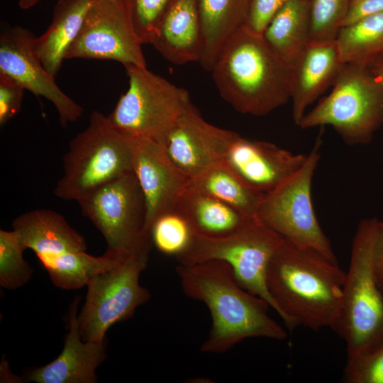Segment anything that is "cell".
Wrapping results in <instances>:
<instances>
[{"instance_id": "cell-1", "label": "cell", "mask_w": 383, "mask_h": 383, "mask_svg": "<svg viewBox=\"0 0 383 383\" xmlns=\"http://www.w3.org/2000/svg\"><path fill=\"white\" fill-rule=\"evenodd\" d=\"M345 272L338 264L282 239L267 270L273 309L287 328L338 331Z\"/></svg>"}, {"instance_id": "cell-2", "label": "cell", "mask_w": 383, "mask_h": 383, "mask_svg": "<svg viewBox=\"0 0 383 383\" xmlns=\"http://www.w3.org/2000/svg\"><path fill=\"white\" fill-rule=\"evenodd\" d=\"M176 272L185 295L203 302L211 313V326L202 352L226 353L250 338H287V332L268 315L270 304L243 289L226 262L178 264Z\"/></svg>"}, {"instance_id": "cell-3", "label": "cell", "mask_w": 383, "mask_h": 383, "mask_svg": "<svg viewBox=\"0 0 383 383\" xmlns=\"http://www.w3.org/2000/svg\"><path fill=\"white\" fill-rule=\"evenodd\" d=\"M211 72L221 97L240 113L263 116L290 100L292 67L245 26L227 42Z\"/></svg>"}, {"instance_id": "cell-4", "label": "cell", "mask_w": 383, "mask_h": 383, "mask_svg": "<svg viewBox=\"0 0 383 383\" xmlns=\"http://www.w3.org/2000/svg\"><path fill=\"white\" fill-rule=\"evenodd\" d=\"M377 222L374 217L362 219L352 242L336 332L346 344L348 360L383 343V292L378 285L374 265Z\"/></svg>"}, {"instance_id": "cell-5", "label": "cell", "mask_w": 383, "mask_h": 383, "mask_svg": "<svg viewBox=\"0 0 383 383\" xmlns=\"http://www.w3.org/2000/svg\"><path fill=\"white\" fill-rule=\"evenodd\" d=\"M135 137L116 128L98 111L73 138L63 156V174L54 189L60 199L79 201L133 171Z\"/></svg>"}, {"instance_id": "cell-6", "label": "cell", "mask_w": 383, "mask_h": 383, "mask_svg": "<svg viewBox=\"0 0 383 383\" xmlns=\"http://www.w3.org/2000/svg\"><path fill=\"white\" fill-rule=\"evenodd\" d=\"M12 228L26 250L35 252L52 283L62 289L87 286L92 277L121 260L87 253L84 238L52 210L35 209L21 214L13 221Z\"/></svg>"}, {"instance_id": "cell-7", "label": "cell", "mask_w": 383, "mask_h": 383, "mask_svg": "<svg viewBox=\"0 0 383 383\" xmlns=\"http://www.w3.org/2000/svg\"><path fill=\"white\" fill-rule=\"evenodd\" d=\"M331 126L350 146L370 143L383 126V85L367 66L343 65L330 94L306 112L298 126Z\"/></svg>"}, {"instance_id": "cell-8", "label": "cell", "mask_w": 383, "mask_h": 383, "mask_svg": "<svg viewBox=\"0 0 383 383\" xmlns=\"http://www.w3.org/2000/svg\"><path fill=\"white\" fill-rule=\"evenodd\" d=\"M320 143L318 139L294 174L264 194L256 217L285 240L338 264L312 201V182L320 160Z\"/></svg>"}, {"instance_id": "cell-9", "label": "cell", "mask_w": 383, "mask_h": 383, "mask_svg": "<svg viewBox=\"0 0 383 383\" xmlns=\"http://www.w3.org/2000/svg\"><path fill=\"white\" fill-rule=\"evenodd\" d=\"M125 67L128 88L107 117L118 130L162 145L179 118L192 104L189 92L147 67Z\"/></svg>"}, {"instance_id": "cell-10", "label": "cell", "mask_w": 383, "mask_h": 383, "mask_svg": "<svg viewBox=\"0 0 383 383\" xmlns=\"http://www.w3.org/2000/svg\"><path fill=\"white\" fill-rule=\"evenodd\" d=\"M152 246L150 243L138 248L90 279L85 303L77 316L83 340L106 341L109 328L131 317L149 300L150 294L140 284L139 278Z\"/></svg>"}, {"instance_id": "cell-11", "label": "cell", "mask_w": 383, "mask_h": 383, "mask_svg": "<svg viewBox=\"0 0 383 383\" xmlns=\"http://www.w3.org/2000/svg\"><path fill=\"white\" fill-rule=\"evenodd\" d=\"M282 239L259 219L253 218L226 235L207 237L196 234L189 248L176 259L182 265L211 260L226 262L232 267L238 284L265 300L273 309L266 274L269 262Z\"/></svg>"}, {"instance_id": "cell-12", "label": "cell", "mask_w": 383, "mask_h": 383, "mask_svg": "<svg viewBox=\"0 0 383 383\" xmlns=\"http://www.w3.org/2000/svg\"><path fill=\"white\" fill-rule=\"evenodd\" d=\"M78 203L82 214L103 235L106 255L122 259L152 244L145 230L144 196L133 172L104 185Z\"/></svg>"}, {"instance_id": "cell-13", "label": "cell", "mask_w": 383, "mask_h": 383, "mask_svg": "<svg viewBox=\"0 0 383 383\" xmlns=\"http://www.w3.org/2000/svg\"><path fill=\"white\" fill-rule=\"evenodd\" d=\"M123 0H93L65 60H115L124 67H146L141 45Z\"/></svg>"}, {"instance_id": "cell-14", "label": "cell", "mask_w": 383, "mask_h": 383, "mask_svg": "<svg viewBox=\"0 0 383 383\" xmlns=\"http://www.w3.org/2000/svg\"><path fill=\"white\" fill-rule=\"evenodd\" d=\"M35 36L20 26L4 28L0 34V73L56 108L60 124L66 127L79 120L83 108L63 92L45 69L35 50Z\"/></svg>"}, {"instance_id": "cell-15", "label": "cell", "mask_w": 383, "mask_h": 383, "mask_svg": "<svg viewBox=\"0 0 383 383\" xmlns=\"http://www.w3.org/2000/svg\"><path fill=\"white\" fill-rule=\"evenodd\" d=\"M133 171L144 196L148 233L157 217L176 209L192 178L172 162L161 144L140 137H135Z\"/></svg>"}, {"instance_id": "cell-16", "label": "cell", "mask_w": 383, "mask_h": 383, "mask_svg": "<svg viewBox=\"0 0 383 383\" xmlns=\"http://www.w3.org/2000/svg\"><path fill=\"white\" fill-rule=\"evenodd\" d=\"M238 134L206 121L192 104L162 145L172 162L191 178L225 160Z\"/></svg>"}, {"instance_id": "cell-17", "label": "cell", "mask_w": 383, "mask_h": 383, "mask_svg": "<svg viewBox=\"0 0 383 383\" xmlns=\"http://www.w3.org/2000/svg\"><path fill=\"white\" fill-rule=\"evenodd\" d=\"M306 157L272 143L238 135L224 161L248 187L266 194L294 174Z\"/></svg>"}, {"instance_id": "cell-18", "label": "cell", "mask_w": 383, "mask_h": 383, "mask_svg": "<svg viewBox=\"0 0 383 383\" xmlns=\"http://www.w3.org/2000/svg\"><path fill=\"white\" fill-rule=\"evenodd\" d=\"M79 297L77 296L68 312L69 331L64 347L51 362L32 370L28 382L37 383H94L96 370L106 359V340L85 341L81 338L77 318Z\"/></svg>"}, {"instance_id": "cell-19", "label": "cell", "mask_w": 383, "mask_h": 383, "mask_svg": "<svg viewBox=\"0 0 383 383\" xmlns=\"http://www.w3.org/2000/svg\"><path fill=\"white\" fill-rule=\"evenodd\" d=\"M343 65L335 40L309 41L292 66L290 100L296 125L307 108L333 86Z\"/></svg>"}, {"instance_id": "cell-20", "label": "cell", "mask_w": 383, "mask_h": 383, "mask_svg": "<svg viewBox=\"0 0 383 383\" xmlns=\"http://www.w3.org/2000/svg\"><path fill=\"white\" fill-rule=\"evenodd\" d=\"M150 44L175 65L199 62L202 36L196 0H172L156 27Z\"/></svg>"}, {"instance_id": "cell-21", "label": "cell", "mask_w": 383, "mask_h": 383, "mask_svg": "<svg viewBox=\"0 0 383 383\" xmlns=\"http://www.w3.org/2000/svg\"><path fill=\"white\" fill-rule=\"evenodd\" d=\"M250 0H196L202 36L201 65L211 70L231 38L246 21Z\"/></svg>"}, {"instance_id": "cell-22", "label": "cell", "mask_w": 383, "mask_h": 383, "mask_svg": "<svg viewBox=\"0 0 383 383\" xmlns=\"http://www.w3.org/2000/svg\"><path fill=\"white\" fill-rule=\"evenodd\" d=\"M93 0H59L53 11L52 22L35 39V54L53 77L59 72L65 53L77 38Z\"/></svg>"}, {"instance_id": "cell-23", "label": "cell", "mask_w": 383, "mask_h": 383, "mask_svg": "<svg viewBox=\"0 0 383 383\" xmlns=\"http://www.w3.org/2000/svg\"><path fill=\"white\" fill-rule=\"evenodd\" d=\"M176 209L187 218L196 235L207 237L226 235L253 218L196 188L192 182Z\"/></svg>"}, {"instance_id": "cell-24", "label": "cell", "mask_w": 383, "mask_h": 383, "mask_svg": "<svg viewBox=\"0 0 383 383\" xmlns=\"http://www.w3.org/2000/svg\"><path fill=\"white\" fill-rule=\"evenodd\" d=\"M262 36L292 67L310 41L309 0H288Z\"/></svg>"}, {"instance_id": "cell-25", "label": "cell", "mask_w": 383, "mask_h": 383, "mask_svg": "<svg viewBox=\"0 0 383 383\" xmlns=\"http://www.w3.org/2000/svg\"><path fill=\"white\" fill-rule=\"evenodd\" d=\"M192 184L248 218H257L265 194L248 187L224 160L193 177Z\"/></svg>"}, {"instance_id": "cell-26", "label": "cell", "mask_w": 383, "mask_h": 383, "mask_svg": "<svg viewBox=\"0 0 383 383\" xmlns=\"http://www.w3.org/2000/svg\"><path fill=\"white\" fill-rule=\"evenodd\" d=\"M335 43L344 64L367 66L383 54V12L343 26Z\"/></svg>"}, {"instance_id": "cell-27", "label": "cell", "mask_w": 383, "mask_h": 383, "mask_svg": "<svg viewBox=\"0 0 383 383\" xmlns=\"http://www.w3.org/2000/svg\"><path fill=\"white\" fill-rule=\"evenodd\" d=\"M148 233L152 245L160 252L176 257L189 248L196 235L187 218L177 209L157 217Z\"/></svg>"}, {"instance_id": "cell-28", "label": "cell", "mask_w": 383, "mask_h": 383, "mask_svg": "<svg viewBox=\"0 0 383 383\" xmlns=\"http://www.w3.org/2000/svg\"><path fill=\"white\" fill-rule=\"evenodd\" d=\"M26 250L18 233L0 230V285L8 289H16L30 279L33 270L24 260Z\"/></svg>"}, {"instance_id": "cell-29", "label": "cell", "mask_w": 383, "mask_h": 383, "mask_svg": "<svg viewBox=\"0 0 383 383\" xmlns=\"http://www.w3.org/2000/svg\"><path fill=\"white\" fill-rule=\"evenodd\" d=\"M350 0H309L310 41L335 40L344 26Z\"/></svg>"}, {"instance_id": "cell-30", "label": "cell", "mask_w": 383, "mask_h": 383, "mask_svg": "<svg viewBox=\"0 0 383 383\" xmlns=\"http://www.w3.org/2000/svg\"><path fill=\"white\" fill-rule=\"evenodd\" d=\"M132 27L142 44H150L156 27L172 0H123Z\"/></svg>"}, {"instance_id": "cell-31", "label": "cell", "mask_w": 383, "mask_h": 383, "mask_svg": "<svg viewBox=\"0 0 383 383\" xmlns=\"http://www.w3.org/2000/svg\"><path fill=\"white\" fill-rule=\"evenodd\" d=\"M342 380L345 383H383V343L368 353L347 360Z\"/></svg>"}, {"instance_id": "cell-32", "label": "cell", "mask_w": 383, "mask_h": 383, "mask_svg": "<svg viewBox=\"0 0 383 383\" xmlns=\"http://www.w3.org/2000/svg\"><path fill=\"white\" fill-rule=\"evenodd\" d=\"M288 0H250L245 26L259 35L264 31Z\"/></svg>"}, {"instance_id": "cell-33", "label": "cell", "mask_w": 383, "mask_h": 383, "mask_svg": "<svg viewBox=\"0 0 383 383\" xmlns=\"http://www.w3.org/2000/svg\"><path fill=\"white\" fill-rule=\"evenodd\" d=\"M26 89L11 77L0 73V124H5L21 110Z\"/></svg>"}, {"instance_id": "cell-34", "label": "cell", "mask_w": 383, "mask_h": 383, "mask_svg": "<svg viewBox=\"0 0 383 383\" xmlns=\"http://www.w3.org/2000/svg\"><path fill=\"white\" fill-rule=\"evenodd\" d=\"M383 12V0H350L345 26Z\"/></svg>"}, {"instance_id": "cell-35", "label": "cell", "mask_w": 383, "mask_h": 383, "mask_svg": "<svg viewBox=\"0 0 383 383\" xmlns=\"http://www.w3.org/2000/svg\"><path fill=\"white\" fill-rule=\"evenodd\" d=\"M374 265L377 281L383 292V221L378 220L374 246Z\"/></svg>"}, {"instance_id": "cell-36", "label": "cell", "mask_w": 383, "mask_h": 383, "mask_svg": "<svg viewBox=\"0 0 383 383\" xmlns=\"http://www.w3.org/2000/svg\"><path fill=\"white\" fill-rule=\"evenodd\" d=\"M367 67L374 77L383 85V54L376 57Z\"/></svg>"}, {"instance_id": "cell-37", "label": "cell", "mask_w": 383, "mask_h": 383, "mask_svg": "<svg viewBox=\"0 0 383 383\" xmlns=\"http://www.w3.org/2000/svg\"><path fill=\"white\" fill-rule=\"evenodd\" d=\"M40 0H19L18 5L23 9H28L35 5Z\"/></svg>"}]
</instances>
